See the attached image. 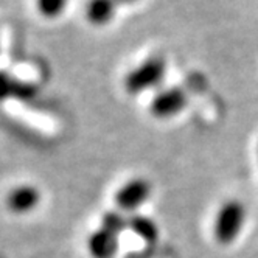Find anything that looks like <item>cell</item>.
I'll use <instances>...</instances> for the list:
<instances>
[{
  "label": "cell",
  "instance_id": "6da1fadb",
  "mask_svg": "<svg viewBox=\"0 0 258 258\" xmlns=\"http://www.w3.org/2000/svg\"><path fill=\"white\" fill-rule=\"evenodd\" d=\"M247 212L241 201L229 199L221 206L213 219V238L221 246H229L241 233L246 224Z\"/></svg>",
  "mask_w": 258,
  "mask_h": 258
},
{
  "label": "cell",
  "instance_id": "7a4b0ae2",
  "mask_svg": "<svg viewBox=\"0 0 258 258\" xmlns=\"http://www.w3.org/2000/svg\"><path fill=\"white\" fill-rule=\"evenodd\" d=\"M167 72V64L162 56H151L131 70L124 78V89L127 94L139 95L153 87H157Z\"/></svg>",
  "mask_w": 258,
  "mask_h": 258
},
{
  "label": "cell",
  "instance_id": "3957f363",
  "mask_svg": "<svg viewBox=\"0 0 258 258\" xmlns=\"http://www.w3.org/2000/svg\"><path fill=\"white\" fill-rule=\"evenodd\" d=\"M151 191H153V187L150 180H146L143 177H134L131 180H127L126 183H123L117 190L114 196L115 206L124 212H134L150 199Z\"/></svg>",
  "mask_w": 258,
  "mask_h": 258
},
{
  "label": "cell",
  "instance_id": "277c9868",
  "mask_svg": "<svg viewBox=\"0 0 258 258\" xmlns=\"http://www.w3.org/2000/svg\"><path fill=\"white\" fill-rule=\"evenodd\" d=\"M187 103H188V98L185 92L179 87H170V89L159 92L153 98L150 104V110L156 118L167 120L180 114L182 110L185 109Z\"/></svg>",
  "mask_w": 258,
  "mask_h": 258
},
{
  "label": "cell",
  "instance_id": "5b68a950",
  "mask_svg": "<svg viewBox=\"0 0 258 258\" xmlns=\"http://www.w3.org/2000/svg\"><path fill=\"white\" fill-rule=\"evenodd\" d=\"M41 193L33 185H19L13 188L7 196V207L13 213H28L38 207Z\"/></svg>",
  "mask_w": 258,
  "mask_h": 258
},
{
  "label": "cell",
  "instance_id": "8992f818",
  "mask_svg": "<svg viewBox=\"0 0 258 258\" xmlns=\"http://www.w3.org/2000/svg\"><path fill=\"white\" fill-rule=\"evenodd\" d=\"M87 249L94 258H112L118 249V235L100 226L89 236Z\"/></svg>",
  "mask_w": 258,
  "mask_h": 258
},
{
  "label": "cell",
  "instance_id": "52a82bcc",
  "mask_svg": "<svg viewBox=\"0 0 258 258\" xmlns=\"http://www.w3.org/2000/svg\"><path fill=\"white\" fill-rule=\"evenodd\" d=\"M38 94L34 84L14 80L5 72H0V101L7 98H19V100H31Z\"/></svg>",
  "mask_w": 258,
  "mask_h": 258
},
{
  "label": "cell",
  "instance_id": "ba28073f",
  "mask_svg": "<svg viewBox=\"0 0 258 258\" xmlns=\"http://www.w3.org/2000/svg\"><path fill=\"white\" fill-rule=\"evenodd\" d=\"M127 229L131 232H134L145 243L151 244L159 239V227L148 216L133 215L131 218H127Z\"/></svg>",
  "mask_w": 258,
  "mask_h": 258
},
{
  "label": "cell",
  "instance_id": "9c48e42d",
  "mask_svg": "<svg viewBox=\"0 0 258 258\" xmlns=\"http://www.w3.org/2000/svg\"><path fill=\"white\" fill-rule=\"evenodd\" d=\"M115 0H90L86 8V16L89 22L95 25H104L114 17L115 8H117Z\"/></svg>",
  "mask_w": 258,
  "mask_h": 258
},
{
  "label": "cell",
  "instance_id": "30bf717a",
  "mask_svg": "<svg viewBox=\"0 0 258 258\" xmlns=\"http://www.w3.org/2000/svg\"><path fill=\"white\" fill-rule=\"evenodd\" d=\"M101 227L120 235L127 229V218H124L120 212H106L101 218Z\"/></svg>",
  "mask_w": 258,
  "mask_h": 258
},
{
  "label": "cell",
  "instance_id": "8fae6325",
  "mask_svg": "<svg viewBox=\"0 0 258 258\" xmlns=\"http://www.w3.org/2000/svg\"><path fill=\"white\" fill-rule=\"evenodd\" d=\"M36 4L41 14L45 17H56L64 11L67 0H36Z\"/></svg>",
  "mask_w": 258,
  "mask_h": 258
},
{
  "label": "cell",
  "instance_id": "7c38bea8",
  "mask_svg": "<svg viewBox=\"0 0 258 258\" xmlns=\"http://www.w3.org/2000/svg\"><path fill=\"white\" fill-rule=\"evenodd\" d=\"M115 2L120 5V4H131V2H134V0H115Z\"/></svg>",
  "mask_w": 258,
  "mask_h": 258
}]
</instances>
